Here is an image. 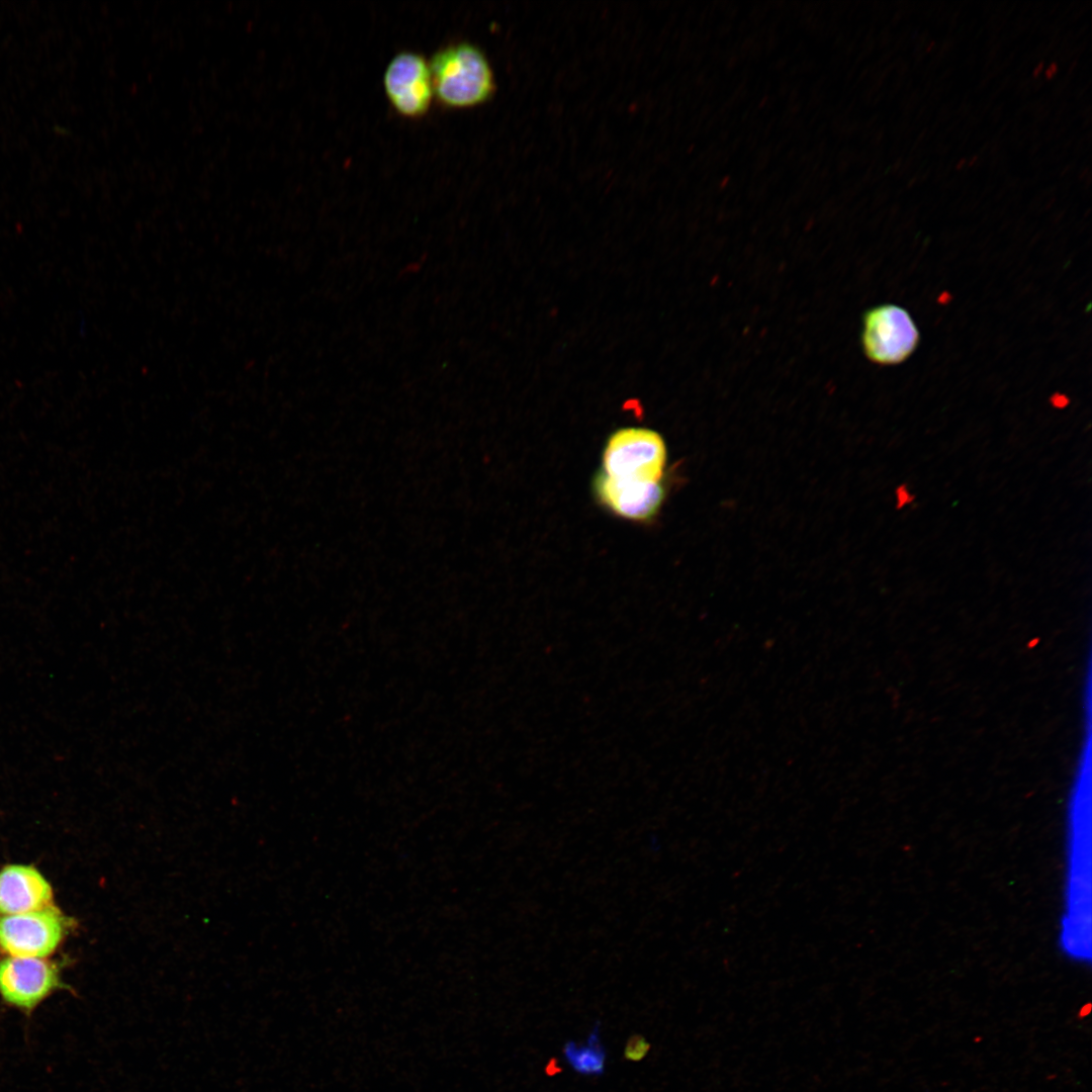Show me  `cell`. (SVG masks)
<instances>
[{"instance_id":"9","label":"cell","mask_w":1092,"mask_h":1092,"mask_svg":"<svg viewBox=\"0 0 1092 1092\" xmlns=\"http://www.w3.org/2000/svg\"><path fill=\"white\" fill-rule=\"evenodd\" d=\"M48 881L32 867L8 866L0 872V913L15 915L51 906Z\"/></svg>"},{"instance_id":"2","label":"cell","mask_w":1092,"mask_h":1092,"mask_svg":"<svg viewBox=\"0 0 1092 1092\" xmlns=\"http://www.w3.org/2000/svg\"><path fill=\"white\" fill-rule=\"evenodd\" d=\"M434 96L448 108L487 102L495 91L492 68L475 43L459 40L438 49L429 60Z\"/></svg>"},{"instance_id":"13","label":"cell","mask_w":1092,"mask_h":1092,"mask_svg":"<svg viewBox=\"0 0 1092 1092\" xmlns=\"http://www.w3.org/2000/svg\"><path fill=\"white\" fill-rule=\"evenodd\" d=\"M1059 71V65L1056 62H1052L1043 72L1045 79H1053Z\"/></svg>"},{"instance_id":"11","label":"cell","mask_w":1092,"mask_h":1092,"mask_svg":"<svg viewBox=\"0 0 1092 1092\" xmlns=\"http://www.w3.org/2000/svg\"><path fill=\"white\" fill-rule=\"evenodd\" d=\"M649 1042L640 1034L631 1035L624 1049V1058L628 1061H641L648 1053Z\"/></svg>"},{"instance_id":"7","label":"cell","mask_w":1092,"mask_h":1092,"mask_svg":"<svg viewBox=\"0 0 1092 1092\" xmlns=\"http://www.w3.org/2000/svg\"><path fill=\"white\" fill-rule=\"evenodd\" d=\"M598 502L614 515L635 522L653 519L660 511L666 488L663 480H620L599 471L593 481Z\"/></svg>"},{"instance_id":"5","label":"cell","mask_w":1092,"mask_h":1092,"mask_svg":"<svg viewBox=\"0 0 1092 1092\" xmlns=\"http://www.w3.org/2000/svg\"><path fill=\"white\" fill-rule=\"evenodd\" d=\"M383 89L393 109L406 118L428 113L434 99L429 61L415 51L395 54L383 72Z\"/></svg>"},{"instance_id":"8","label":"cell","mask_w":1092,"mask_h":1092,"mask_svg":"<svg viewBox=\"0 0 1092 1092\" xmlns=\"http://www.w3.org/2000/svg\"><path fill=\"white\" fill-rule=\"evenodd\" d=\"M59 984L56 968L41 958L11 956L0 962V994L14 1006L32 1009Z\"/></svg>"},{"instance_id":"4","label":"cell","mask_w":1092,"mask_h":1092,"mask_svg":"<svg viewBox=\"0 0 1092 1092\" xmlns=\"http://www.w3.org/2000/svg\"><path fill=\"white\" fill-rule=\"evenodd\" d=\"M919 339L914 320L900 305L880 304L863 313L861 346L866 357L875 364L905 362L915 352Z\"/></svg>"},{"instance_id":"12","label":"cell","mask_w":1092,"mask_h":1092,"mask_svg":"<svg viewBox=\"0 0 1092 1092\" xmlns=\"http://www.w3.org/2000/svg\"><path fill=\"white\" fill-rule=\"evenodd\" d=\"M896 505L898 509L909 506L915 499L907 484H901L896 488Z\"/></svg>"},{"instance_id":"15","label":"cell","mask_w":1092,"mask_h":1092,"mask_svg":"<svg viewBox=\"0 0 1092 1092\" xmlns=\"http://www.w3.org/2000/svg\"><path fill=\"white\" fill-rule=\"evenodd\" d=\"M967 161H968V160H967L966 158H962V159H960V160H959V161H958V162L956 163V166H954V167H956V170H958V171L962 170V169H963V168H964V167H965V166L967 165Z\"/></svg>"},{"instance_id":"3","label":"cell","mask_w":1092,"mask_h":1092,"mask_svg":"<svg viewBox=\"0 0 1092 1092\" xmlns=\"http://www.w3.org/2000/svg\"><path fill=\"white\" fill-rule=\"evenodd\" d=\"M666 461V444L657 431L624 427L607 439L601 471L615 479L656 482L664 478Z\"/></svg>"},{"instance_id":"10","label":"cell","mask_w":1092,"mask_h":1092,"mask_svg":"<svg viewBox=\"0 0 1092 1092\" xmlns=\"http://www.w3.org/2000/svg\"><path fill=\"white\" fill-rule=\"evenodd\" d=\"M563 1055L569 1066L578 1074L599 1076L605 1071L606 1051L600 1040L599 1027H595L584 1044L567 1041Z\"/></svg>"},{"instance_id":"14","label":"cell","mask_w":1092,"mask_h":1092,"mask_svg":"<svg viewBox=\"0 0 1092 1092\" xmlns=\"http://www.w3.org/2000/svg\"><path fill=\"white\" fill-rule=\"evenodd\" d=\"M1043 69H1044V62H1043V61H1040V62H1039V63H1037V64L1035 65V67L1033 68V70H1032V76H1033V77H1035V78H1036V77H1038V76H1039V75H1040V74H1041V73L1043 72Z\"/></svg>"},{"instance_id":"17","label":"cell","mask_w":1092,"mask_h":1092,"mask_svg":"<svg viewBox=\"0 0 1092 1092\" xmlns=\"http://www.w3.org/2000/svg\"><path fill=\"white\" fill-rule=\"evenodd\" d=\"M934 44H935V41H934V40H931V41H930V42H929V43L927 44V47H926V50H925V51H926V53H929V52H931V51H932V49H933V47H934Z\"/></svg>"},{"instance_id":"1","label":"cell","mask_w":1092,"mask_h":1092,"mask_svg":"<svg viewBox=\"0 0 1092 1092\" xmlns=\"http://www.w3.org/2000/svg\"><path fill=\"white\" fill-rule=\"evenodd\" d=\"M1090 752L1083 751L1068 797L1059 946L1072 962L1091 959L1092 841Z\"/></svg>"},{"instance_id":"16","label":"cell","mask_w":1092,"mask_h":1092,"mask_svg":"<svg viewBox=\"0 0 1092 1092\" xmlns=\"http://www.w3.org/2000/svg\"><path fill=\"white\" fill-rule=\"evenodd\" d=\"M978 160H979L978 155H974V156H972V158L970 160L967 161V165L969 167H972L978 162Z\"/></svg>"},{"instance_id":"6","label":"cell","mask_w":1092,"mask_h":1092,"mask_svg":"<svg viewBox=\"0 0 1092 1092\" xmlns=\"http://www.w3.org/2000/svg\"><path fill=\"white\" fill-rule=\"evenodd\" d=\"M65 919L53 906L0 918V946L12 957L43 958L59 945Z\"/></svg>"}]
</instances>
